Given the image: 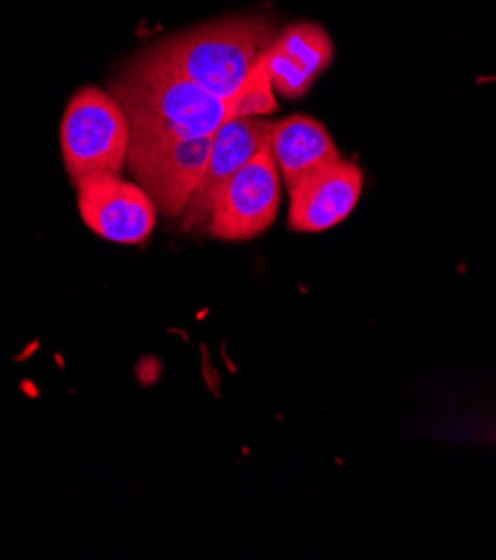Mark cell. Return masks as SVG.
Instances as JSON below:
<instances>
[{
	"instance_id": "3957f363",
	"label": "cell",
	"mask_w": 496,
	"mask_h": 560,
	"mask_svg": "<svg viewBox=\"0 0 496 560\" xmlns=\"http://www.w3.org/2000/svg\"><path fill=\"white\" fill-rule=\"evenodd\" d=\"M130 121L113 92L81 88L61 121V154L77 188L94 177H122L128 167Z\"/></svg>"
},
{
	"instance_id": "7a4b0ae2",
	"label": "cell",
	"mask_w": 496,
	"mask_h": 560,
	"mask_svg": "<svg viewBox=\"0 0 496 560\" xmlns=\"http://www.w3.org/2000/svg\"><path fill=\"white\" fill-rule=\"evenodd\" d=\"M275 36L278 27L270 19L231 16L182 30L150 49L206 92L240 101Z\"/></svg>"
},
{
	"instance_id": "6da1fadb",
	"label": "cell",
	"mask_w": 496,
	"mask_h": 560,
	"mask_svg": "<svg viewBox=\"0 0 496 560\" xmlns=\"http://www.w3.org/2000/svg\"><path fill=\"white\" fill-rule=\"evenodd\" d=\"M130 121V141L215 135L229 119L278 109L270 88L251 81L240 101H224L195 85L152 49L141 51L109 88Z\"/></svg>"
},
{
	"instance_id": "5b68a950",
	"label": "cell",
	"mask_w": 496,
	"mask_h": 560,
	"mask_svg": "<svg viewBox=\"0 0 496 560\" xmlns=\"http://www.w3.org/2000/svg\"><path fill=\"white\" fill-rule=\"evenodd\" d=\"M282 177L264 145L219 192L204 235L219 242H249L264 235L278 219Z\"/></svg>"
},
{
	"instance_id": "9c48e42d",
	"label": "cell",
	"mask_w": 496,
	"mask_h": 560,
	"mask_svg": "<svg viewBox=\"0 0 496 560\" xmlns=\"http://www.w3.org/2000/svg\"><path fill=\"white\" fill-rule=\"evenodd\" d=\"M268 148L287 188L315 173L318 167L341 159V150L326 128L307 115L273 124Z\"/></svg>"
},
{
	"instance_id": "277c9868",
	"label": "cell",
	"mask_w": 496,
	"mask_h": 560,
	"mask_svg": "<svg viewBox=\"0 0 496 560\" xmlns=\"http://www.w3.org/2000/svg\"><path fill=\"white\" fill-rule=\"evenodd\" d=\"M210 148L212 135L130 141L128 171L159 214L182 219L204 179Z\"/></svg>"
},
{
	"instance_id": "52a82bcc",
	"label": "cell",
	"mask_w": 496,
	"mask_h": 560,
	"mask_svg": "<svg viewBox=\"0 0 496 560\" xmlns=\"http://www.w3.org/2000/svg\"><path fill=\"white\" fill-rule=\"evenodd\" d=\"M365 175L360 165L338 159L289 186L287 223L293 233H326L343 223L360 201Z\"/></svg>"
},
{
	"instance_id": "30bf717a",
	"label": "cell",
	"mask_w": 496,
	"mask_h": 560,
	"mask_svg": "<svg viewBox=\"0 0 496 560\" xmlns=\"http://www.w3.org/2000/svg\"><path fill=\"white\" fill-rule=\"evenodd\" d=\"M273 43L282 47L291 59L315 81L322 77V72L331 66L336 56V47L324 27L311 21L287 25Z\"/></svg>"
},
{
	"instance_id": "8992f818",
	"label": "cell",
	"mask_w": 496,
	"mask_h": 560,
	"mask_svg": "<svg viewBox=\"0 0 496 560\" xmlns=\"http://www.w3.org/2000/svg\"><path fill=\"white\" fill-rule=\"evenodd\" d=\"M77 206L85 226L101 240L141 246L150 240L159 210L137 182L94 177L77 186Z\"/></svg>"
},
{
	"instance_id": "ba28073f",
	"label": "cell",
	"mask_w": 496,
	"mask_h": 560,
	"mask_svg": "<svg viewBox=\"0 0 496 560\" xmlns=\"http://www.w3.org/2000/svg\"><path fill=\"white\" fill-rule=\"evenodd\" d=\"M270 128V121L238 117L229 119L212 135V148L204 179L182 214V229L186 233L206 231V223L212 214L219 192L242 171L244 163H249L264 145H268Z\"/></svg>"
}]
</instances>
